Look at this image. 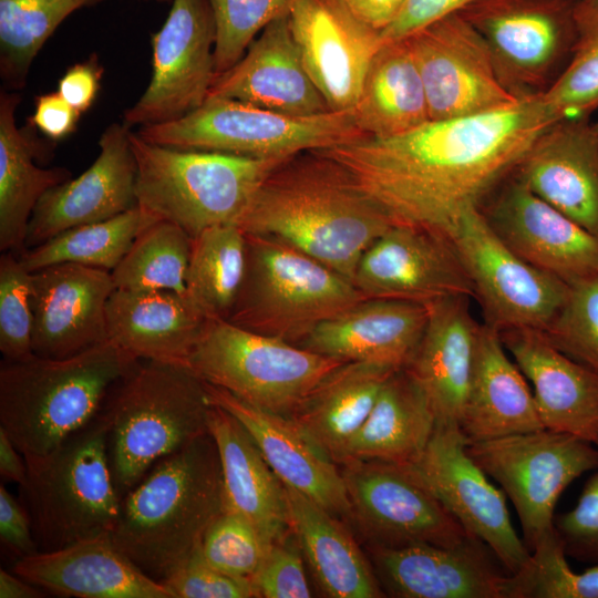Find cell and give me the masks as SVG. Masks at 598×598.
I'll list each match as a JSON object with an SVG mask.
<instances>
[{"label":"cell","instance_id":"obj_1","mask_svg":"<svg viewBox=\"0 0 598 598\" xmlns=\"http://www.w3.org/2000/svg\"><path fill=\"white\" fill-rule=\"evenodd\" d=\"M555 122L540 96L481 114L430 120L391 137L363 135L316 151L340 164L395 225L448 236Z\"/></svg>","mask_w":598,"mask_h":598},{"label":"cell","instance_id":"obj_2","mask_svg":"<svg viewBox=\"0 0 598 598\" xmlns=\"http://www.w3.org/2000/svg\"><path fill=\"white\" fill-rule=\"evenodd\" d=\"M393 225L340 164L308 151L269 174L238 226L281 240L352 281L363 252Z\"/></svg>","mask_w":598,"mask_h":598},{"label":"cell","instance_id":"obj_3","mask_svg":"<svg viewBox=\"0 0 598 598\" xmlns=\"http://www.w3.org/2000/svg\"><path fill=\"white\" fill-rule=\"evenodd\" d=\"M223 512L220 461L208 432L158 461L122 498L111 538L161 581L196 550Z\"/></svg>","mask_w":598,"mask_h":598},{"label":"cell","instance_id":"obj_4","mask_svg":"<svg viewBox=\"0 0 598 598\" xmlns=\"http://www.w3.org/2000/svg\"><path fill=\"white\" fill-rule=\"evenodd\" d=\"M138 360L111 340L65 359L3 360L0 427L24 457L49 453L97 415Z\"/></svg>","mask_w":598,"mask_h":598},{"label":"cell","instance_id":"obj_5","mask_svg":"<svg viewBox=\"0 0 598 598\" xmlns=\"http://www.w3.org/2000/svg\"><path fill=\"white\" fill-rule=\"evenodd\" d=\"M212 406L205 382L181 364L140 359L113 384L100 413L122 498L158 461L208 433Z\"/></svg>","mask_w":598,"mask_h":598},{"label":"cell","instance_id":"obj_6","mask_svg":"<svg viewBox=\"0 0 598 598\" xmlns=\"http://www.w3.org/2000/svg\"><path fill=\"white\" fill-rule=\"evenodd\" d=\"M130 144L136 205L190 238L209 227L239 225L261 184L285 161L167 147L132 131Z\"/></svg>","mask_w":598,"mask_h":598},{"label":"cell","instance_id":"obj_7","mask_svg":"<svg viewBox=\"0 0 598 598\" xmlns=\"http://www.w3.org/2000/svg\"><path fill=\"white\" fill-rule=\"evenodd\" d=\"M107 426L99 412L49 453L27 456L20 486L39 551L111 535L122 497L113 481Z\"/></svg>","mask_w":598,"mask_h":598},{"label":"cell","instance_id":"obj_8","mask_svg":"<svg viewBox=\"0 0 598 598\" xmlns=\"http://www.w3.org/2000/svg\"><path fill=\"white\" fill-rule=\"evenodd\" d=\"M246 271L226 320L299 344L318 326L365 300L354 283L303 251L246 234Z\"/></svg>","mask_w":598,"mask_h":598},{"label":"cell","instance_id":"obj_9","mask_svg":"<svg viewBox=\"0 0 598 598\" xmlns=\"http://www.w3.org/2000/svg\"><path fill=\"white\" fill-rule=\"evenodd\" d=\"M147 142L261 159H286L363 136L353 110L292 116L224 97H207L185 116L141 126Z\"/></svg>","mask_w":598,"mask_h":598},{"label":"cell","instance_id":"obj_10","mask_svg":"<svg viewBox=\"0 0 598 598\" xmlns=\"http://www.w3.org/2000/svg\"><path fill=\"white\" fill-rule=\"evenodd\" d=\"M343 362L214 318L186 367L204 382L254 406L289 416Z\"/></svg>","mask_w":598,"mask_h":598},{"label":"cell","instance_id":"obj_11","mask_svg":"<svg viewBox=\"0 0 598 598\" xmlns=\"http://www.w3.org/2000/svg\"><path fill=\"white\" fill-rule=\"evenodd\" d=\"M580 0H476L458 13L484 38L498 79L517 100L544 96L577 42Z\"/></svg>","mask_w":598,"mask_h":598},{"label":"cell","instance_id":"obj_12","mask_svg":"<svg viewBox=\"0 0 598 598\" xmlns=\"http://www.w3.org/2000/svg\"><path fill=\"white\" fill-rule=\"evenodd\" d=\"M467 453L512 501L529 551L554 530L563 492L598 468L594 443L547 429L470 443Z\"/></svg>","mask_w":598,"mask_h":598},{"label":"cell","instance_id":"obj_13","mask_svg":"<svg viewBox=\"0 0 598 598\" xmlns=\"http://www.w3.org/2000/svg\"><path fill=\"white\" fill-rule=\"evenodd\" d=\"M448 237L472 281L484 323L497 332L544 331L566 302L570 285L509 249L481 208L465 213Z\"/></svg>","mask_w":598,"mask_h":598},{"label":"cell","instance_id":"obj_14","mask_svg":"<svg viewBox=\"0 0 598 598\" xmlns=\"http://www.w3.org/2000/svg\"><path fill=\"white\" fill-rule=\"evenodd\" d=\"M216 24L209 0H172L162 28L152 34V78L124 124L145 126L178 120L208 97L216 78Z\"/></svg>","mask_w":598,"mask_h":598},{"label":"cell","instance_id":"obj_15","mask_svg":"<svg viewBox=\"0 0 598 598\" xmlns=\"http://www.w3.org/2000/svg\"><path fill=\"white\" fill-rule=\"evenodd\" d=\"M464 530L482 539L508 574L516 573L530 551L511 522L506 495L467 453L457 424H437L422 454L406 464Z\"/></svg>","mask_w":598,"mask_h":598},{"label":"cell","instance_id":"obj_16","mask_svg":"<svg viewBox=\"0 0 598 598\" xmlns=\"http://www.w3.org/2000/svg\"><path fill=\"white\" fill-rule=\"evenodd\" d=\"M404 39L424 84L431 120L481 114L519 101L501 83L482 34L458 12Z\"/></svg>","mask_w":598,"mask_h":598},{"label":"cell","instance_id":"obj_17","mask_svg":"<svg viewBox=\"0 0 598 598\" xmlns=\"http://www.w3.org/2000/svg\"><path fill=\"white\" fill-rule=\"evenodd\" d=\"M341 473L351 513L374 547L451 546L468 535L406 464L352 461Z\"/></svg>","mask_w":598,"mask_h":598},{"label":"cell","instance_id":"obj_18","mask_svg":"<svg viewBox=\"0 0 598 598\" xmlns=\"http://www.w3.org/2000/svg\"><path fill=\"white\" fill-rule=\"evenodd\" d=\"M352 282L365 299L429 305L454 296L474 298L450 237L405 225H393L363 252Z\"/></svg>","mask_w":598,"mask_h":598},{"label":"cell","instance_id":"obj_19","mask_svg":"<svg viewBox=\"0 0 598 598\" xmlns=\"http://www.w3.org/2000/svg\"><path fill=\"white\" fill-rule=\"evenodd\" d=\"M481 206L499 239L568 285L598 275V236L535 195L513 173Z\"/></svg>","mask_w":598,"mask_h":598},{"label":"cell","instance_id":"obj_20","mask_svg":"<svg viewBox=\"0 0 598 598\" xmlns=\"http://www.w3.org/2000/svg\"><path fill=\"white\" fill-rule=\"evenodd\" d=\"M288 22L303 65L329 109L352 110L383 44L381 32L340 0H296Z\"/></svg>","mask_w":598,"mask_h":598},{"label":"cell","instance_id":"obj_21","mask_svg":"<svg viewBox=\"0 0 598 598\" xmlns=\"http://www.w3.org/2000/svg\"><path fill=\"white\" fill-rule=\"evenodd\" d=\"M115 289L111 271L79 264L31 272L33 353L65 359L109 341L106 305Z\"/></svg>","mask_w":598,"mask_h":598},{"label":"cell","instance_id":"obj_22","mask_svg":"<svg viewBox=\"0 0 598 598\" xmlns=\"http://www.w3.org/2000/svg\"><path fill=\"white\" fill-rule=\"evenodd\" d=\"M130 127L113 123L102 133L100 153L74 179L49 189L38 202L28 226L25 248L85 224L112 218L136 206V162Z\"/></svg>","mask_w":598,"mask_h":598},{"label":"cell","instance_id":"obj_23","mask_svg":"<svg viewBox=\"0 0 598 598\" xmlns=\"http://www.w3.org/2000/svg\"><path fill=\"white\" fill-rule=\"evenodd\" d=\"M373 560L386 591L401 598H503L508 575L493 550L472 535L451 546L374 547Z\"/></svg>","mask_w":598,"mask_h":598},{"label":"cell","instance_id":"obj_24","mask_svg":"<svg viewBox=\"0 0 598 598\" xmlns=\"http://www.w3.org/2000/svg\"><path fill=\"white\" fill-rule=\"evenodd\" d=\"M513 174L535 195L598 236V134L588 118L551 124Z\"/></svg>","mask_w":598,"mask_h":598},{"label":"cell","instance_id":"obj_25","mask_svg":"<svg viewBox=\"0 0 598 598\" xmlns=\"http://www.w3.org/2000/svg\"><path fill=\"white\" fill-rule=\"evenodd\" d=\"M208 97H224L292 116L330 112L292 38L288 13L268 25L241 59L218 74Z\"/></svg>","mask_w":598,"mask_h":598},{"label":"cell","instance_id":"obj_26","mask_svg":"<svg viewBox=\"0 0 598 598\" xmlns=\"http://www.w3.org/2000/svg\"><path fill=\"white\" fill-rule=\"evenodd\" d=\"M205 388L210 402L245 427L285 486L303 494L336 517L352 514L342 473L290 417L261 410L206 382Z\"/></svg>","mask_w":598,"mask_h":598},{"label":"cell","instance_id":"obj_27","mask_svg":"<svg viewBox=\"0 0 598 598\" xmlns=\"http://www.w3.org/2000/svg\"><path fill=\"white\" fill-rule=\"evenodd\" d=\"M528 379L545 429L595 444L598 440V372L558 350L539 330L499 333Z\"/></svg>","mask_w":598,"mask_h":598},{"label":"cell","instance_id":"obj_28","mask_svg":"<svg viewBox=\"0 0 598 598\" xmlns=\"http://www.w3.org/2000/svg\"><path fill=\"white\" fill-rule=\"evenodd\" d=\"M12 571L63 597L173 598L113 543L111 535L89 538L14 561Z\"/></svg>","mask_w":598,"mask_h":598},{"label":"cell","instance_id":"obj_29","mask_svg":"<svg viewBox=\"0 0 598 598\" xmlns=\"http://www.w3.org/2000/svg\"><path fill=\"white\" fill-rule=\"evenodd\" d=\"M427 319L426 305L365 299L318 326L298 346L343 361L400 371L411 361Z\"/></svg>","mask_w":598,"mask_h":598},{"label":"cell","instance_id":"obj_30","mask_svg":"<svg viewBox=\"0 0 598 598\" xmlns=\"http://www.w3.org/2000/svg\"><path fill=\"white\" fill-rule=\"evenodd\" d=\"M470 297L426 305L429 319L405 370L427 398L437 424H460L466 403L481 323Z\"/></svg>","mask_w":598,"mask_h":598},{"label":"cell","instance_id":"obj_31","mask_svg":"<svg viewBox=\"0 0 598 598\" xmlns=\"http://www.w3.org/2000/svg\"><path fill=\"white\" fill-rule=\"evenodd\" d=\"M208 318L187 295L115 289L106 305L109 340L136 359L186 367Z\"/></svg>","mask_w":598,"mask_h":598},{"label":"cell","instance_id":"obj_32","mask_svg":"<svg viewBox=\"0 0 598 598\" xmlns=\"http://www.w3.org/2000/svg\"><path fill=\"white\" fill-rule=\"evenodd\" d=\"M458 426L467 444L545 429L526 377L507 355L499 332L485 323Z\"/></svg>","mask_w":598,"mask_h":598},{"label":"cell","instance_id":"obj_33","mask_svg":"<svg viewBox=\"0 0 598 598\" xmlns=\"http://www.w3.org/2000/svg\"><path fill=\"white\" fill-rule=\"evenodd\" d=\"M208 432L219 455L225 511L245 518L272 543L287 538L290 526L285 486L251 436L215 404Z\"/></svg>","mask_w":598,"mask_h":598},{"label":"cell","instance_id":"obj_34","mask_svg":"<svg viewBox=\"0 0 598 598\" xmlns=\"http://www.w3.org/2000/svg\"><path fill=\"white\" fill-rule=\"evenodd\" d=\"M20 101L18 93H0V250L17 255L27 249L29 221L40 198L71 178L64 167L37 165L49 161L52 141L38 138L32 124L18 127Z\"/></svg>","mask_w":598,"mask_h":598},{"label":"cell","instance_id":"obj_35","mask_svg":"<svg viewBox=\"0 0 598 598\" xmlns=\"http://www.w3.org/2000/svg\"><path fill=\"white\" fill-rule=\"evenodd\" d=\"M394 372L377 364L346 361L327 374L288 417L323 454L342 463L349 443Z\"/></svg>","mask_w":598,"mask_h":598},{"label":"cell","instance_id":"obj_36","mask_svg":"<svg viewBox=\"0 0 598 598\" xmlns=\"http://www.w3.org/2000/svg\"><path fill=\"white\" fill-rule=\"evenodd\" d=\"M285 493L290 532L322 590L332 598L383 597L364 555L337 517L291 487L285 486Z\"/></svg>","mask_w":598,"mask_h":598},{"label":"cell","instance_id":"obj_37","mask_svg":"<svg viewBox=\"0 0 598 598\" xmlns=\"http://www.w3.org/2000/svg\"><path fill=\"white\" fill-rule=\"evenodd\" d=\"M435 426V414L419 384L405 369L396 371L384 382L368 419L349 443L342 463L411 464L426 447Z\"/></svg>","mask_w":598,"mask_h":598},{"label":"cell","instance_id":"obj_38","mask_svg":"<svg viewBox=\"0 0 598 598\" xmlns=\"http://www.w3.org/2000/svg\"><path fill=\"white\" fill-rule=\"evenodd\" d=\"M363 135L391 137L429 122L424 84L406 39L383 42L352 109Z\"/></svg>","mask_w":598,"mask_h":598},{"label":"cell","instance_id":"obj_39","mask_svg":"<svg viewBox=\"0 0 598 598\" xmlns=\"http://www.w3.org/2000/svg\"><path fill=\"white\" fill-rule=\"evenodd\" d=\"M246 234L235 224L209 227L192 238L186 295L208 318L227 319L246 271Z\"/></svg>","mask_w":598,"mask_h":598},{"label":"cell","instance_id":"obj_40","mask_svg":"<svg viewBox=\"0 0 598 598\" xmlns=\"http://www.w3.org/2000/svg\"><path fill=\"white\" fill-rule=\"evenodd\" d=\"M156 220L136 205L112 218L66 229L18 257L30 272L63 262L112 271L135 238Z\"/></svg>","mask_w":598,"mask_h":598},{"label":"cell","instance_id":"obj_41","mask_svg":"<svg viewBox=\"0 0 598 598\" xmlns=\"http://www.w3.org/2000/svg\"><path fill=\"white\" fill-rule=\"evenodd\" d=\"M103 0H0V76L22 89L45 41L74 11Z\"/></svg>","mask_w":598,"mask_h":598},{"label":"cell","instance_id":"obj_42","mask_svg":"<svg viewBox=\"0 0 598 598\" xmlns=\"http://www.w3.org/2000/svg\"><path fill=\"white\" fill-rule=\"evenodd\" d=\"M192 238L179 226L158 219L146 227L111 271L117 289L172 290L186 295Z\"/></svg>","mask_w":598,"mask_h":598},{"label":"cell","instance_id":"obj_43","mask_svg":"<svg viewBox=\"0 0 598 598\" xmlns=\"http://www.w3.org/2000/svg\"><path fill=\"white\" fill-rule=\"evenodd\" d=\"M566 557L554 528L530 551L526 563L506 576L503 598H598V565L577 573Z\"/></svg>","mask_w":598,"mask_h":598},{"label":"cell","instance_id":"obj_44","mask_svg":"<svg viewBox=\"0 0 598 598\" xmlns=\"http://www.w3.org/2000/svg\"><path fill=\"white\" fill-rule=\"evenodd\" d=\"M574 54L554 86L543 96L556 121L582 120L598 109V6L580 0Z\"/></svg>","mask_w":598,"mask_h":598},{"label":"cell","instance_id":"obj_45","mask_svg":"<svg viewBox=\"0 0 598 598\" xmlns=\"http://www.w3.org/2000/svg\"><path fill=\"white\" fill-rule=\"evenodd\" d=\"M296 0H209L215 24L216 76L236 64L256 37Z\"/></svg>","mask_w":598,"mask_h":598},{"label":"cell","instance_id":"obj_46","mask_svg":"<svg viewBox=\"0 0 598 598\" xmlns=\"http://www.w3.org/2000/svg\"><path fill=\"white\" fill-rule=\"evenodd\" d=\"M271 544L245 518L225 511L206 529L198 551L217 570L235 577L251 578Z\"/></svg>","mask_w":598,"mask_h":598},{"label":"cell","instance_id":"obj_47","mask_svg":"<svg viewBox=\"0 0 598 598\" xmlns=\"http://www.w3.org/2000/svg\"><path fill=\"white\" fill-rule=\"evenodd\" d=\"M542 332L558 350L598 372V275L570 285L566 302Z\"/></svg>","mask_w":598,"mask_h":598},{"label":"cell","instance_id":"obj_48","mask_svg":"<svg viewBox=\"0 0 598 598\" xmlns=\"http://www.w3.org/2000/svg\"><path fill=\"white\" fill-rule=\"evenodd\" d=\"M33 311L31 306V272L17 254L0 256V351L4 360L18 361L31 357Z\"/></svg>","mask_w":598,"mask_h":598},{"label":"cell","instance_id":"obj_49","mask_svg":"<svg viewBox=\"0 0 598 598\" xmlns=\"http://www.w3.org/2000/svg\"><path fill=\"white\" fill-rule=\"evenodd\" d=\"M161 582L173 598H251L257 597L250 578L224 574L208 565L198 547Z\"/></svg>","mask_w":598,"mask_h":598},{"label":"cell","instance_id":"obj_50","mask_svg":"<svg viewBox=\"0 0 598 598\" xmlns=\"http://www.w3.org/2000/svg\"><path fill=\"white\" fill-rule=\"evenodd\" d=\"M554 526L567 556L598 565V468L586 481L575 507L555 517Z\"/></svg>","mask_w":598,"mask_h":598},{"label":"cell","instance_id":"obj_51","mask_svg":"<svg viewBox=\"0 0 598 598\" xmlns=\"http://www.w3.org/2000/svg\"><path fill=\"white\" fill-rule=\"evenodd\" d=\"M257 597L309 598L311 590L303 561L286 538L274 542L257 571L250 578Z\"/></svg>","mask_w":598,"mask_h":598},{"label":"cell","instance_id":"obj_52","mask_svg":"<svg viewBox=\"0 0 598 598\" xmlns=\"http://www.w3.org/2000/svg\"><path fill=\"white\" fill-rule=\"evenodd\" d=\"M476 0H406L398 18L381 32L382 41L404 39L423 27L457 13Z\"/></svg>","mask_w":598,"mask_h":598},{"label":"cell","instance_id":"obj_53","mask_svg":"<svg viewBox=\"0 0 598 598\" xmlns=\"http://www.w3.org/2000/svg\"><path fill=\"white\" fill-rule=\"evenodd\" d=\"M0 539L17 559L39 551L28 511L0 486Z\"/></svg>","mask_w":598,"mask_h":598},{"label":"cell","instance_id":"obj_54","mask_svg":"<svg viewBox=\"0 0 598 598\" xmlns=\"http://www.w3.org/2000/svg\"><path fill=\"white\" fill-rule=\"evenodd\" d=\"M80 115L59 92H51L35 97L30 124L52 142H58L76 130Z\"/></svg>","mask_w":598,"mask_h":598},{"label":"cell","instance_id":"obj_55","mask_svg":"<svg viewBox=\"0 0 598 598\" xmlns=\"http://www.w3.org/2000/svg\"><path fill=\"white\" fill-rule=\"evenodd\" d=\"M103 68L95 55L70 66L59 80L58 92L80 113L94 103L100 90Z\"/></svg>","mask_w":598,"mask_h":598},{"label":"cell","instance_id":"obj_56","mask_svg":"<svg viewBox=\"0 0 598 598\" xmlns=\"http://www.w3.org/2000/svg\"><path fill=\"white\" fill-rule=\"evenodd\" d=\"M360 21L383 32L398 18L406 0H340Z\"/></svg>","mask_w":598,"mask_h":598},{"label":"cell","instance_id":"obj_57","mask_svg":"<svg viewBox=\"0 0 598 598\" xmlns=\"http://www.w3.org/2000/svg\"><path fill=\"white\" fill-rule=\"evenodd\" d=\"M0 474L3 480L24 485L28 467L24 456L14 446L7 432L0 427Z\"/></svg>","mask_w":598,"mask_h":598},{"label":"cell","instance_id":"obj_58","mask_svg":"<svg viewBox=\"0 0 598 598\" xmlns=\"http://www.w3.org/2000/svg\"><path fill=\"white\" fill-rule=\"evenodd\" d=\"M42 596L38 586L13 571L0 569V598H39Z\"/></svg>","mask_w":598,"mask_h":598},{"label":"cell","instance_id":"obj_59","mask_svg":"<svg viewBox=\"0 0 598 598\" xmlns=\"http://www.w3.org/2000/svg\"><path fill=\"white\" fill-rule=\"evenodd\" d=\"M592 125H594L595 131H596L597 134H598V121H597L596 123H592Z\"/></svg>","mask_w":598,"mask_h":598},{"label":"cell","instance_id":"obj_60","mask_svg":"<svg viewBox=\"0 0 598 598\" xmlns=\"http://www.w3.org/2000/svg\"><path fill=\"white\" fill-rule=\"evenodd\" d=\"M588 1L596 4V6H598V0H588Z\"/></svg>","mask_w":598,"mask_h":598},{"label":"cell","instance_id":"obj_61","mask_svg":"<svg viewBox=\"0 0 598 598\" xmlns=\"http://www.w3.org/2000/svg\"><path fill=\"white\" fill-rule=\"evenodd\" d=\"M155 1H158V2H172V0H155Z\"/></svg>","mask_w":598,"mask_h":598}]
</instances>
